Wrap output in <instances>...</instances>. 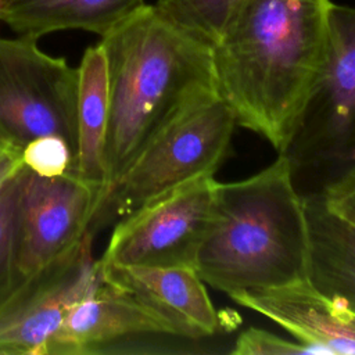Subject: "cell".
<instances>
[{"label":"cell","mask_w":355,"mask_h":355,"mask_svg":"<svg viewBox=\"0 0 355 355\" xmlns=\"http://www.w3.org/2000/svg\"><path fill=\"white\" fill-rule=\"evenodd\" d=\"M230 352L233 355H316L313 348L300 341H288L283 337L257 327L244 330L237 337Z\"/></svg>","instance_id":"19"},{"label":"cell","mask_w":355,"mask_h":355,"mask_svg":"<svg viewBox=\"0 0 355 355\" xmlns=\"http://www.w3.org/2000/svg\"><path fill=\"white\" fill-rule=\"evenodd\" d=\"M230 298L258 312L297 341L323 354H355V313L315 290L308 280L288 286L245 291Z\"/></svg>","instance_id":"12"},{"label":"cell","mask_w":355,"mask_h":355,"mask_svg":"<svg viewBox=\"0 0 355 355\" xmlns=\"http://www.w3.org/2000/svg\"><path fill=\"white\" fill-rule=\"evenodd\" d=\"M100 44L108 75L105 196L158 133L218 92L211 46L155 6L144 4Z\"/></svg>","instance_id":"2"},{"label":"cell","mask_w":355,"mask_h":355,"mask_svg":"<svg viewBox=\"0 0 355 355\" xmlns=\"http://www.w3.org/2000/svg\"><path fill=\"white\" fill-rule=\"evenodd\" d=\"M100 266L105 282L148 305L178 336L201 338L218 331L220 318L196 268L122 266L101 261Z\"/></svg>","instance_id":"11"},{"label":"cell","mask_w":355,"mask_h":355,"mask_svg":"<svg viewBox=\"0 0 355 355\" xmlns=\"http://www.w3.org/2000/svg\"><path fill=\"white\" fill-rule=\"evenodd\" d=\"M330 0H244L211 44L236 125L286 153L319 78Z\"/></svg>","instance_id":"1"},{"label":"cell","mask_w":355,"mask_h":355,"mask_svg":"<svg viewBox=\"0 0 355 355\" xmlns=\"http://www.w3.org/2000/svg\"><path fill=\"white\" fill-rule=\"evenodd\" d=\"M236 118L216 94L158 133L107 191L89 230L121 219L154 197L193 179L215 175L227 157Z\"/></svg>","instance_id":"4"},{"label":"cell","mask_w":355,"mask_h":355,"mask_svg":"<svg viewBox=\"0 0 355 355\" xmlns=\"http://www.w3.org/2000/svg\"><path fill=\"white\" fill-rule=\"evenodd\" d=\"M216 186L214 175L201 176L121 218L100 261L122 266L196 268L212 219Z\"/></svg>","instance_id":"7"},{"label":"cell","mask_w":355,"mask_h":355,"mask_svg":"<svg viewBox=\"0 0 355 355\" xmlns=\"http://www.w3.org/2000/svg\"><path fill=\"white\" fill-rule=\"evenodd\" d=\"M283 154L294 175L355 161V7L330 3L322 71Z\"/></svg>","instance_id":"5"},{"label":"cell","mask_w":355,"mask_h":355,"mask_svg":"<svg viewBox=\"0 0 355 355\" xmlns=\"http://www.w3.org/2000/svg\"><path fill=\"white\" fill-rule=\"evenodd\" d=\"M108 75L101 44L86 49L78 67L76 154L71 172L105 190Z\"/></svg>","instance_id":"15"},{"label":"cell","mask_w":355,"mask_h":355,"mask_svg":"<svg viewBox=\"0 0 355 355\" xmlns=\"http://www.w3.org/2000/svg\"><path fill=\"white\" fill-rule=\"evenodd\" d=\"M25 168L22 148L0 139V193Z\"/></svg>","instance_id":"21"},{"label":"cell","mask_w":355,"mask_h":355,"mask_svg":"<svg viewBox=\"0 0 355 355\" xmlns=\"http://www.w3.org/2000/svg\"><path fill=\"white\" fill-rule=\"evenodd\" d=\"M309 234L308 283L355 313V226L334 214L320 193L304 196Z\"/></svg>","instance_id":"13"},{"label":"cell","mask_w":355,"mask_h":355,"mask_svg":"<svg viewBox=\"0 0 355 355\" xmlns=\"http://www.w3.org/2000/svg\"><path fill=\"white\" fill-rule=\"evenodd\" d=\"M309 234L293 165L286 154L261 172L219 183L212 219L196 270L205 284L229 297L304 282Z\"/></svg>","instance_id":"3"},{"label":"cell","mask_w":355,"mask_h":355,"mask_svg":"<svg viewBox=\"0 0 355 355\" xmlns=\"http://www.w3.org/2000/svg\"><path fill=\"white\" fill-rule=\"evenodd\" d=\"M178 336L175 327L148 305L104 280L68 312L44 355H96L133 337Z\"/></svg>","instance_id":"10"},{"label":"cell","mask_w":355,"mask_h":355,"mask_svg":"<svg viewBox=\"0 0 355 355\" xmlns=\"http://www.w3.org/2000/svg\"><path fill=\"white\" fill-rule=\"evenodd\" d=\"M244 0H157L166 18L209 46L218 39L232 12Z\"/></svg>","instance_id":"17"},{"label":"cell","mask_w":355,"mask_h":355,"mask_svg":"<svg viewBox=\"0 0 355 355\" xmlns=\"http://www.w3.org/2000/svg\"><path fill=\"white\" fill-rule=\"evenodd\" d=\"M319 193L330 211L355 226V161L330 178Z\"/></svg>","instance_id":"20"},{"label":"cell","mask_w":355,"mask_h":355,"mask_svg":"<svg viewBox=\"0 0 355 355\" xmlns=\"http://www.w3.org/2000/svg\"><path fill=\"white\" fill-rule=\"evenodd\" d=\"M76 94L78 68L36 40L0 37V139L24 148L58 136L76 154Z\"/></svg>","instance_id":"6"},{"label":"cell","mask_w":355,"mask_h":355,"mask_svg":"<svg viewBox=\"0 0 355 355\" xmlns=\"http://www.w3.org/2000/svg\"><path fill=\"white\" fill-rule=\"evenodd\" d=\"M144 4V0H0V21L18 36L36 42L71 29L103 37Z\"/></svg>","instance_id":"14"},{"label":"cell","mask_w":355,"mask_h":355,"mask_svg":"<svg viewBox=\"0 0 355 355\" xmlns=\"http://www.w3.org/2000/svg\"><path fill=\"white\" fill-rule=\"evenodd\" d=\"M28 168L0 193V305L22 283L19 269V202Z\"/></svg>","instance_id":"16"},{"label":"cell","mask_w":355,"mask_h":355,"mask_svg":"<svg viewBox=\"0 0 355 355\" xmlns=\"http://www.w3.org/2000/svg\"><path fill=\"white\" fill-rule=\"evenodd\" d=\"M94 233L26 276L0 305V354L44 355L68 312L101 279Z\"/></svg>","instance_id":"8"},{"label":"cell","mask_w":355,"mask_h":355,"mask_svg":"<svg viewBox=\"0 0 355 355\" xmlns=\"http://www.w3.org/2000/svg\"><path fill=\"white\" fill-rule=\"evenodd\" d=\"M103 189L72 172L39 176L28 169L19 202V269L24 279L89 230Z\"/></svg>","instance_id":"9"},{"label":"cell","mask_w":355,"mask_h":355,"mask_svg":"<svg viewBox=\"0 0 355 355\" xmlns=\"http://www.w3.org/2000/svg\"><path fill=\"white\" fill-rule=\"evenodd\" d=\"M24 165L39 176H60L72 169L75 154L62 137L42 136L22 148Z\"/></svg>","instance_id":"18"}]
</instances>
